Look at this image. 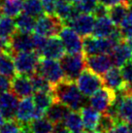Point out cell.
<instances>
[{"label":"cell","mask_w":132,"mask_h":133,"mask_svg":"<svg viewBox=\"0 0 132 133\" xmlns=\"http://www.w3.org/2000/svg\"><path fill=\"white\" fill-rule=\"evenodd\" d=\"M52 94L55 96V101L64 104L72 111H80L87 105L84 100L85 96L81 92L75 81L64 79L57 83L52 88Z\"/></svg>","instance_id":"cell-1"},{"label":"cell","mask_w":132,"mask_h":133,"mask_svg":"<svg viewBox=\"0 0 132 133\" xmlns=\"http://www.w3.org/2000/svg\"><path fill=\"white\" fill-rule=\"evenodd\" d=\"M60 64L64 72V77L69 81H76L85 65V56L84 52L66 54L60 58Z\"/></svg>","instance_id":"cell-2"},{"label":"cell","mask_w":132,"mask_h":133,"mask_svg":"<svg viewBox=\"0 0 132 133\" xmlns=\"http://www.w3.org/2000/svg\"><path fill=\"white\" fill-rule=\"evenodd\" d=\"M63 27V21L55 14H44L37 19L34 33L43 35L45 37L58 36Z\"/></svg>","instance_id":"cell-3"},{"label":"cell","mask_w":132,"mask_h":133,"mask_svg":"<svg viewBox=\"0 0 132 133\" xmlns=\"http://www.w3.org/2000/svg\"><path fill=\"white\" fill-rule=\"evenodd\" d=\"M41 56L36 52H22L14 55L17 74L30 77L36 73Z\"/></svg>","instance_id":"cell-4"},{"label":"cell","mask_w":132,"mask_h":133,"mask_svg":"<svg viewBox=\"0 0 132 133\" xmlns=\"http://www.w3.org/2000/svg\"><path fill=\"white\" fill-rule=\"evenodd\" d=\"M76 84L85 97H89L104 85L102 77L88 68H84L76 80Z\"/></svg>","instance_id":"cell-5"},{"label":"cell","mask_w":132,"mask_h":133,"mask_svg":"<svg viewBox=\"0 0 132 133\" xmlns=\"http://www.w3.org/2000/svg\"><path fill=\"white\" fill-rule=\"evenodd\" d=\"M36 73L46 78L52 85H56L57 83L65 79L61 64L57 61V59L45 58V57L40 58Z\"/></svg>","instance_id":"cell-6"},{"label":"cell","mask_w":132,"mask_h":133,"mask_svg":"<svg viewBox=\"0 0 132 133\" xmlns=\"http://www.w3.org/2000/svg\"><path fill=\"white\" fill-rule=\"evenodd\" d=\"M115 45L109 38H99L88 35L83 39V52L84 56H93L101 54H109Z\"/></svg>","instance_id":"cell-7"},{"label":"cell","mask_w":132,"mask_h":133,"mask_svg":"<svg viewBox=\"0 0 132 133\" xmlns=\"http://www.w3.org/2000/svg\"><path fill=\"white\" fill-rule=\"evenodd\" d=\"M117 93L108 88H101L88 97L89 105L100 113H105L114 103Z\"/></svg>","instance_id":"cell-8"},{"label":"cell","mask_w":132,"mask_h":133,"mask_svg":"<svg viewBox=\"0 0 132 133\" xmlns=\"http://www.w3.org/2000/svg\"><path fill=\"white\" fill-rule=\"evenodd\" d=\"M95 19L96 18L92 14L81 13L76 18L66 22L65 24L71 28H73L82 37H85L93 32V28H94L96 21Z\"/></svg>","instance_id":"cell-9"},{"label":"cell","mask_w":132,"mask_h":133,"mask_svg":"<svg viewBox=\"0 0 132 133\" xmlns=\"http://www.w3.org/2000/svg\"><path fill=\"white\" fill-rule=\"evenodd\" d=\"M58 37L62 42L67 54L83 52V41L81 39V35L78 34L73 28L69 26L63 27L59 32Z\"/></svg>","instance_id":"cell-10"},{"label":"cell","mask_w":132,"mask_h":133,"mask_svg":"<svg viewBox=\"0 0 132 133\" xmlns=\"http://www.w3.org/2000/svg\"><path fill=\"white\" fill-rule=\"evenodd\" d=\"M34 51V41L33 35L30 33H24L17 30L13 34L10 40L9 52L13 56L22 52H32Z\"/></svg>","instance_id":"cell-11"},{"label":"cell","mask_w":132,"mask_h":133,"mask_svg":"<svg viewBox=\"0 0 132 133\" xmlns=\"http://www.w3.org/2000/svg\"><path fill=\"white\" fill-rule=\"evenodd\" d=\"M87 68L90 69L94 73L103 76L107 71L113 66V61L109 54L85 56Z\"/></svg>","instance_id":"cell-12"},{"label":"cell","mask_w":132,"mask_h":133,"mask_svg":"<svg viewBox=\"0 0 132 133\" xmlns=\"http://www.w3.org/2000/svg\"><path fill=\"white\" fill-rule=\"evenodd\" d=\"M17 31L15 19L5 15H0V45L3 52H9L10 40Z\"/></svg>","instance_id":"cell-13"},{"label":"cell","mask_w":132,"mask_h":133,"mask_svg":"<svg viewBox=\"0 0 132 133\" xmlns=\"http://www.w3.org/2000/svg\"><path fill=\"white\" fill-rule=\"evenodd\" d=\"M11 90L18 98H24L32 95L34 88L30 77L19 74L15 75L11 80Z\"/></svg>","instance_id":"cell-14"},{"label":"cell","mask_w":132,"mask_h":133,"mask_svg":"<svg viewBox=\"0 0 132 133\" xmlns=\"http://www.w3.org/2000/svg\"><path fill=\"white\" fill-rule=\"evenodd\" d=\"M18 97L14 92H4L0 94V112L6 119H13L18 106Z\"/></svg>","instance_id":"cell-15"},{"label":"cell","mask_w":132,"mask_h":133,"mask_svg":"<svg viewBox=\"0 0 132 133\" xmlns=\"http://www.w3.org/2000/svg\"><path fill=\"white\" fill-rule=\"evenodd\" d=\"M35 109L36 107H35L33 98H31L30 96L22 98L18 103L15 118L18 122H21L22 125H25L33 119Z\"/></svg>","instance_id":"cell-16"},{"label":"cell","mask_w":132,"mask_h":133,"mask_svg":"<svg viewBox=\"0 0 132 133\" xmlns=\"http://www.w3.org/2000/svg\"><path fill=\"white\" fill-rule=\"evenodd\" d=\"M65 49L60 38L57 36L49 37L41 56L45 58L60 59L65 55Z\"/></svg>","instance_id":"cell-17"},{"label":"cell","mask_w":132,"mask_h":133,"mask_svg":"<svg viewBox=\"0 0 132 133\" xmlns=\"http://www.w3.org/2000/svg\"><path fill=\"white\" fill-rule=\"evenodd\" d=\"M110 56L115 66L121 67L131 59L132 50L127 44L126 40H123L115 46L112 52H110Z\"/></svg>","instance_id":"cell-18"},{"label":"cell","mask_w":132,"mask_h":133,"mask_svg":"<svg viewBox=\"0 0 132 133\" xmlns=\"http://www.w3.org/2000/svg\"><path fill=\"white\" fill-rule=\"evenodd\" d=\"M104 85L108 89L117 92L124 88L125 82L122 78L121 70L117 66L112 67L102 76Z\"/></svg>","instance_id":"cell-19"},{"label":"cell","mask_w":132,"mask_h":133,"mask_svg":"<svg viewBox=\"0 0 132 133\" xmlns=\"http://www.w3.org/2000/svg\"><path fill=\"white\" fill-rule=\"evenodd\" d=\"M72 110H70V108L66 105L58 101H55L46 112V117L55 125L58 123H63L67 115Z\"/></svg>","instance_id":"cell-20"},{"label":"cell","mask_w":132,"mask_h":133,"mask_svg":"<svg viewBox=\"0 0 132 133\" xmlns=\"http://www.w3.org/2000/svg\"><path fill=\"white\" fill-rule=\"evenodd\" d=\"M117 27V26L111 21L108 16L103 18H98L95 21L92 34L99 38H108L112 35Z\"/></svg>","instance_id":"cell-21"},{"label":"cell","mask_w":132,"mask_h":133,"mask_svg":"<svg viewBox=\"0 0 132 133\" xmlns=\"http://www.w3.org/2000/svg\"><path fill=\"white\" fill-rule=\"evenodd\" d=\"M84 129L87 131H95L96 125L100 118V112L91 107L90 105H85L80 110Z\"/></svg>","instance_id":"cell-22"},{"label":"cell","mask_w":132,"mask_h":133,"mask_svg":"<svg viewBox=\"0 0 132 133\" xmlns=\"http://www.w3.org/2000/svg\"><path fill=\"white\" fill-rule=\"evenodd\" d=\"M131 2H120L109 7L108 17L117 26H120L127 16L129 9L131 7Z\"/></svg>","instance_id":"cell-23"},{"label":"cell","mask_w":132,"mask_h":133,"mask_svg":"<svg viewBox=\"0 0 132 133\" xmlns=\"http://www.w3.org/2000/svg\"><path fill=\"white\" fill-rule=\"evenodd\" d=\"M25 126L30 133H52L55 125L45 116L40 118H34Z\"/></svg>","instance_id":"cell-24"},{"label":"cell","mask_w":132,"mask_h":133,"mask_svg":"<svg viewBox=\"0 0 132 133\" xmlns=\"http://www.w3.org/2000/svg\"><path fill=\"white\" fill-rule=\"evenodd\" d=\"M80 111H71L65 118L63 124L71 133L84 132V126Z\"/></svg>","instance_id":"cell-25"},{"label":"cell","mask_w":132,"mask_h":133,"mask_svg":"<svg viewBox=\"0 0 132 133\" xmlns=\"http://www.w3.org/2000/svg\"><path fill=\"white\" fill-rule=\"evenodd\" d=\"M0 74L9 78H13L17 74L14 61V56L7 52L0 54Z\"/></svg>","instance_id":"cell-26"},{"label":"cell","mask_w":132,"mask_h":133,"mask_svg":"<svg viewBox=\"0 0 132 133\" xmlns=\"http://www.w3.org/2000/svg\"><path fill=\"white\" fill-rule=\"evenodd\" d=\"M118 118L121 122L132 123V95H125L122 93L118 104Z\"/></svg>","instance_id":"cell-27"},{"label":"cell","mask_w":132,"mask_h":133,"mask_svg":"<svg viewBox=\"0 0 132 133\" xmlns=\"http://www.w3.org/2000/svg\"><path fill=\"white\" fill-rule=\"evenodd\" d=\"M36 22L34 17L27 15L25 13H21L18 17H16L15 19L17 30L24 33H31L34 31Z\"/></svg>","instance_id":"cell-28"},{"label":"cell","mask_w":132,"mask_h":133,"mask_svg":"<svg viewBox=\"0 0 132 133\" xmlns=\"http://www.w3.org/2000/svg\"><path fill=\"white\" fill-rule=\"evenodd\" d=\"M32 98L35 107L44 112H47L49 107L55 102V96L51 91H35Z\"/></svg>","instance_id":"cell-29"},{"label":"cell","mask_w":132,"mask_h":133,"mask_svg":"<svg viewBox=\"0 0 132 133\" xmlns=\"http://www.w3.org/2000/svg\"><path fill=\"white\" fill-rule=\"evenodd\" d=\"M24 0H6L1 9V14L11 18L18 17L23 10Z\"/></svg>","instance_id":"cell-30"},{"label":"cell","mask_w":132,"mask_h":133,"mask_svg":"<svg viewBox=\"0 0 132 133\" xmlns=\"http://www.w3.org/2000/svg\"><path fill=\"white\" fill-rule=\"evenodd\" d=\"M23 13L32 16L35 19H39L45 14V10L41 0H24L23 2Z\"/></svg>","instance_id":"cell-31"},{"label":"cell","mask_w":132,"mask_h":133,"mask_svg":"<svg viewBox=\"0 0 132 133\" xmlns=\"http://www.w3.org/2000/svg\"><path fill=\"white\" fill-rule=\"evenodd\" d=\"M117 122H118V121L112 115L108 114L107 112L102 113L96 125L95 131L99 133H108L117 124Z\"/></svg>","instance_id":"cell-32"},{"label":"cell","mask_w":132,"mask_h":133,"mask_svg":"<svg viewBox=\"0 0 132 133\" xmlns=\"http://www.w3.org/2000/svg\"><path fill=\"white\" fill-rule=\"evenodd\" d=\"M30 80L32 82L34 91H51V92H52L54 85L42 75L38 74V73H34L30 76Z\"/></svg>","instance_id":"cell-33"},{"label":"cell","mask_w":132,"mask_h":133,"mask_svg":"<svg viewBox=\"0 0 132 133\" xmlns=\"http://www.w3.org/2000/svg\"><path fill=\"white\" fill-rule=\"evenodd\" d=\"M22 128L23 125L16 118L6 119V122L0 126V133H19Z\"/></svg>","instance_id":"cell-34"},{"label":"cell","mask_w":132,"mask_h":133,"mask_svg":"<svg viewBox=\"0 0 132 133\" xmlns=\"http://www.w3.org/2000/svg\"><path fill=\"white\" fill-rule=\"evenodd\" d=\"M118 27L125 40L132 37V5L129 9L127 16L125 17V19H123V22H121Z\"/></svg>","instance_id":"cell-35"},{"label":"cell","mask_w":132,"mask_h":133,"mask_svg":"<svg viewBox=\"0 0 132 133\" xmlns=\"http://www.w3.org/2000/svg\"><path fill=\"white\" fill-rule=\"evenodd\" d=\"M48 38L40 35V34L34 33L33 34V41H34V52H36L41 56L42 52L45 48V45L47 43Z\"/></svg>","instance_id":"cell-36"},{"label":"cell","mask_w":132,"mask_h":133,"mask_svg":"<svg viewBox=\"0 0 132 133\" xmlns=\"http://www.w3.org/2000/svg\"><path fill=\"white\" fill-rule=\"evenodd\" d=\"M121 72L125 84L132 85V61H127L121 67Z\"/></svg>","instance_id":"cell-37"},{"label":"cell","mask_w":132,"mask_h":133,"mask_svg":"<svg viewBox=\"0 0 132 133\" xmlns=\"http://www.w3.org/2000/svg\"><path fill=\"white\" fill-rule=\"evenodd\" d=\"M109 13V7L104 5L102 3H97L96 7L92 12V15L95 17L96 19L98 18H103V17H107Z\"/></svg>","instance_id":"cell-38"},{"label":"cell","mask_w":132,"mask_h":133,"mask_svg":"<svg viewBox=\"0 0 132 133\" xmlns=\"http://www.w3.org/2000/svg\"><path fill=\"white\" fill-rule=\"evenodd\" d=\"M58 0H41L46 14H55L56 3Z\"/></svg>","instance_id":"cell-39"},{"label":"cell","mask_w":132,"mask_h":133,"mask_svg":"<svg viewBox=\"0 0 132 133\" xmlns=\"http://www.w3.org/2000/svg\"><path fill=\"white\" fill-rule=\"evenodd\" d=\"M11 90V80L9 77L0 74V94Z\"/></svg>","instance_id":"cell-40"},{"label":"cell","mask_w":132,"mask_h":133,"mask_svg":"<svg viewBox=\"0 0 132 133\" xmlns=\"http://www.w3.org/2000/svg\"><path fill=\"white\" fill-rule=\"evenodd\" d=\"M108 133H129L128 124L125 122H118Z\"/></svg>","instance_id":"cell-41"},{"label":"cell","mask_w":132,"mask_h":133,"mask_svg":"<svg viewBox=\"0 0 132 133\" xmlns=\"http://www.w3.org/2000/svg\"><path fill=\"white\" fill-rule=\"evenodd\" d=\"M52 133H71L69 130L65 127V125L63 123H58V124H55V130Z\"/></svg>","instance_id":"cell-42"},{"label":"cell","mask_w":132,"mask_h":133,"mask_svg":"<svg viewBox=\"0 0 132 133\" xmlns=\"http://www.w3.org/2000/svg\"><path fill=\"white\" fill-rule=\"evenodd\" d=\"M5 119H6V118H4L3 114H2L1 112H0V126L2 125V124H3L4 122H5Z\"/></svg>","instance_id":"cell-43"},{"label":"cell","mask_w":132,"mask_h":133,"mask_svg":"<svg viewBox=\"0 0 132 133\" xmlns=\"http://www.w3.org/2000/svg\"><path fill=\"white\" fill-rule=\"evenodd\" d=\"M19 133H30V131L27 129V127H26L25 125H23V128H22V131H21Z\"/></svg>","instance_id":"cell-44"},{"label":"cell","mask_w":132,"mask_h":133,"mask_svg":"<svg viewBox=\"0 0 132 133\" xmlns=\"http://www.w3.org/2000/svg\"><path fill=\"white\" fill-rule=\"evenodd\" d=\"M126 42H127V44L129 45V47H130V48H131V50H132V37L128 38V39L126 40Z\"/></svg>","instance_id":"cell-45"},{"label":"cell","mask_w":132,"mask_h":133,"mask_svg":"<svg viewBox=\"0 0 132 133\" xmlns=\"http://www.w3.org/2000/svg\"><path fill=\"white\" fill-rule=\"evenodd\" d=\"M5 1H6V0H0V13H1V9H2V7H3Z\"/></svg>","instance_id":"cell-46"},{"label":"cell","mask_w":132,"mask_h":133,"mask_svg":"<svg viewBox=\"0 0 132 133\" xmlns=\"http://www.w3.org/2000/svg\"><path fill=\"white\" fill-rule=\"evenodd\" d=\"M67 2H69V3H72V4H75V3H77L79 0H66Z\"/></svg>","instance_id":"cell-47"},{"label":"cell","mask_w":132,"mask_h":133,"mask_svg":"<svg viewBox=\"0 0 132 133\" xmlns=\"http://www.w3.org/2000/svg\"><path fill=\"white\" fill-rule=\"evenodd\" d=\"M127 124H128L129 133H132V123H127Z\"/></svg>","instance_id":"cell-48"},{"label":"cell","mask_w":132,"mask_h":133,"mask_svg":"<svg viewBox=\"0 0 132 133\" xmlns=\"http://www.w3.org/2000/svg\"><path fill=\"white\" fill-rule=\"evenodd\" d=\"M82 133H99L97 131H87V132H82Z\"/></svg>","instance_id":"cell-49"},{"label":"cell","mask_w":132,"mask_h":133,"mask_svg":"<svg viewBox=\"0 0 132 133\" xmlns=\"http://www.w3.org/2000/svg\"><path fill=\"white\" fill-rule=\"evenodd\" d=\"M3 52V50H2V47H1V45H0V54Z\"/></svg>","instance_id":"cell-50"},{"label":"cell","mask_w":132,"mask_h":133,"mask_svg":"<svg viewBox=\"0 0 132 133\" xmlns=\"http://www.w3.org/2000/svg\"><path fill=\"white\" fill-rule=\"evenodd\" d=\"M130 1H131V3H132V0H130Z\"/></svg>","instance_id":"cell-51"},{"label":"cell","mask_w":132,"mask_h":133,"mask_svg":"<svg viewBox=\"0 0 132 133\" xmlns=\"http://www.w3.org/2000/svg\"><path fill=\"white\" fill-rule=\"evenodd\" d=\"M0 15H1V13H0Z\"/></svg>","instance_id":"cell-52"},{"label":"cell","mask_w":132,"mask_h":133,"mask_svg":"<svg viewBox=\"0 0 132 133\" xmlns=\"http://www.w3.org/2000/svg\"><path fill=\"white\" fill-rule=\"evenodd\" d=\"M131 59H132V57H131Z\"/></svg>","instance_id":"cell-53"}]
</instances>
